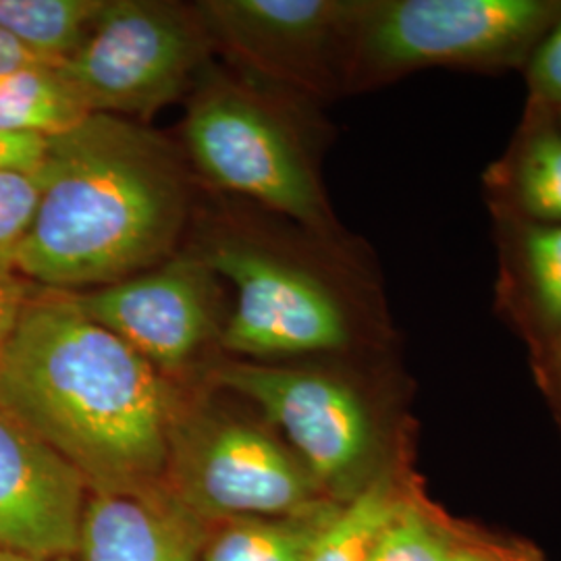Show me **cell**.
I'll list each match as a JSON object with an SVG mask.
<instances>
[{"mask_svg": "<svg viewBox=\"0 0 561 561\" xmlns=\"http://www.w3.org/2000/svg\"><path fill=\"white\" fill-rule=\"evenodd\" d=\"M167 477L169 491L202 520L304 516L337 503L268 428L221 412L181 408Z\"/></svg>", "mask_w": 561, "mask_h": 561, "instance_id": "obj_5", "label": "cell"}, {"mask_svg": "<svg viewBox=\"0 0 561 561\" xmlns=\"http://www.w3.org/2000/svg\"><path fill=\"white\" fill-rule=\"evenodd\" d=\"M59 67L42 65L0 76V131L48 140L90 117Z\"/></svg>", "mask_w": 561, "mask_h": 561, "instance_id": "obj_14", "label": "cell"}, {"mask_svg": "<svg viewBox=\"0 0 561 561\" xmlns=\"http://www.w3.org/2000/svg\"><path fill=\"white\" fill-rule=\"evenodd\" d=\"M88 484L25 424L0 408V549L32 560L73 558Z\"/></svg>", "mask_w": 561, "mask_h": 561, "instance_id": "obj_10", "label": "cell"}, {"mask_svg": "<svg viewBox=\"0 0 561 561\" xmlns=\"http://www.w3.org/2000/svg\"><path fill=\"white\" fill-rule=\"evenodd\" d=\"M201 254L171 259L94 291H73L81 310L115 333L167 379L221 343V296Z\"/></svg>", "mask_w": 561, "mask_h": 561, "instance_id": "obj_9", "label": "cell"}, {"mask_svg": "<svg viewBox=\"0 0 561 561\" xmlns=\"http://www.w3.org/2000/svg\"><path fill=\"white\" fill-rule=\"evenodd\" d=\"M106 0H0V30L27 50L55 65L71 59Z\"/></svg>", "mask_w": 561, "mask_h": 561, "instance_id": "obj_16", "label": "cell"}, {"mask_svg": "<svg viewBox=\"0 0 561 561\" xmlns=\"http://www.w3.org/2000/svg\"><path fill=\"white\" fill-rule=\"evenodd\" d=\"M38 171H0V250H15L36 217L42 196Z\"/></svg>", "mask_w": 561, "mask_h": 561, "instance_id": "obj_19", "label": "cell"}, {"mask_svg": "<svg viewBox=\"0 0 561 561\" xmlns=\"http://www.w3.org/2000/svg\"><path fill=\"white\" fill-rule=\"evenodd\" d=\"M410 474L396 468L381 472L358 495L341 503L322 526L306 561H368L391 520Z\"/></svg>", "mask_w": 561, "mask_h": 561, "instance_id": "obj_15", "label": "cell"}, {"mask_svg": "<svg viewBox=\"0 0 561 561\" xmlns=\"http://www.w3.org/2000/svg\"><path fill=\"white\" fill-rule=\"evenodd\" d=\"M42 65H55V62L34 55L32 50H27L25 46H21L20 42L0 30V76H9L21 69L42 67Z\"/></svg>", "mask_w": 561, "mask_h": 561, "instance_id": "obj_25", "label": "cell"}, {"mask_svg": "<svg viewBox=\"0 0 561 561\" xmlns=\"http://www.w3.org/2000/svg\"><path fill=\"white\" fill-rule=\"evenodd\" d=\"M57 561H73V558H65V560H57Z\"/></svg>", "mask_w": 561, "mask_h": 561, "instance_id": "obj_27", "label": "cell"}, {"mask_svg": "<svg viewBox=\"0 0 561 561\" xmlns=\"http://www.w3.org/2000/svg\"><path fill=\"white\" fill-rule=\"evenodd\" d=\"M542 0L364 2L354 25V76L381 80L449 62L514 59L558 18Z\"/></svg>", "mask_w": 561, "mask_h": 561, "instance_id": "obj_7", "label": "cell"}, {"mask_svg": "<svg viewBox=\"0 0 561 561\" xmlns=\"http://www.w3.org/2000/svg\"><path fill=\"white\" fill-rule=\"evenodd\" d=\"M183 141L217 187L324 229L327 208L300 138L252 85L204 73L183 119Z\"/></svg>", "mask_w": 561, "mask_h": 561, "instance_id": "obj_3", "label": "cell"}, {"mask_svg": "<svg viewBox=\"0 0 561 561\" xmlns=\"http://www.w3.org/2000/svg\"><path fill=\"white\" fill-rule=\"evenodd\" d=\"M46 138L0 131V171L36 173L46 157Z\"/></svg>", "mask_w": 561, "mask_h": 561, "instance_id": "obj_24", "label": "cell"}, {"mask_svg": "<svg viewBox=\"0 0 561 561\" xmlns=\"http://www.w3.org/2000/svg\"><path fill=\"white\" fill-rule=\"evenodd\" d=\"M454 561H545V558L530 542L503 539L481 528Z\"/></svg>", "mask_w": 561, "mask_h": 561, "instance_id": "obj_23", "label": "cell"}, {"mask_svg": "<svg viewBox=\"0 0 561 561\" xmlns=\"http://www.w3.org/2000/svg\"><path fill=\"white\" fill-rule=\"evenodd\" d=\"M210 48L196 7L106 0L88 41L59 69L90 115L141 119L180 99Z\"/></svg>", "mask_w": 561, "mask_h": 561, "instance_id": "obj_4", "label": "cell"}, {"mask_svg": "<svg viewBox=\"0 0 561 561\" xmlns=\"http://www.w3.org/2000/svg\"><path fill=\"white\" fill-rule=\"evenodd\" d=\"M206 377L261 408L329 500H352L381 472L373 412L340 377L243 360L219 362Z\"/></svg>", "mask_w": 561, "mask_h": 561, "instance_id": "obj_6", "label": "cell"}, {"mask_svg": "<svg viewBox=\"0 0 561 561\" xmlns=\"http://www.w3.org/2000/svg\"><path fill=\"white\" fill-rule=\"evenodd\" d=\"M528 76L535 94L542 101L561 104V20L537 46Z\"/></svg>", "mask_w": 561, "mask_h": 561, "instance_id": "obj_22", "label": "cell"}, {"mask_svg": "<svg viewBox=\"0 0 561 561\" xmlns=\"http://www.w3.org/2000/svg\"><path fill=\"white\" fill-rule=\"evenodd\" d=\"M198 254L236 289L233 312L222 327V350L248 358H275L350 345L352 322L345 306L300 264L233 236L206 241Z\"/></svg>", "mask_w": 561, "mask_h": 561, "instance_id": "obj_8", "label": "cell"}, {"mask_svg": "<svg viewBox=\"0 0 561 561\" xmlns=\"http://www.w3.org/2000/svg\"><path fill=\"white\" fill-rule=\"evenodd\" d=\"M526 252L542 308L561 322V225L533 231L526 240Z\"/></svg>", "mask_w": 561, "mask_h": 561, "instance_id": "obj_20", "label": "cell"}, {"mask_svg": "<svg viewBox=\"0 0 561 561\" xmlns=\"http://www.w3.org/2000/svg\"><path fill=\"white\" fill-rule=\"evenodd\" d=\"M341 503L285 518H241L206 541L201 561H306L322 526Z\"/></svg>", "mask_w": 561, "mask_h": 561, "instance_id": "obj_17", "label": "cell"}, {"mask_svg": "<svg viewBox=\"0 0 561 561\" xmlns=\"http://www.w3.org/2000/svg\"><path fill=\"white\" fill-rule=\"evenodd\" d=\"M164 486L144 493H94L81 518V561H201L206 533Z\"/></svg>", "mask_w": 561, "mask_h": 561, "instance_id": "obj_12", "label": "cell"}, {"mask_svg": "<svg viewBox=\"0 0 561 561\" xmlns=\"http://www.w3.org/2000/svg\"><path fill=\"white\" fill-rule=\"evenodd\" d=\"M520 196L542 219L561 221V138L545 134L526 148L520 164Z\"/></svg>", "mask_w": 561, "mask_h": 561, "instance_id": "obj_18", "label": "cell"}, {"mask_svg": "<svg viewBox=\"0 0 561 561\" xmlns=\"http://www.w3.org/2000/svg\"><path fill=\"white\" fill-rule=\"evenodd\" d=\"M38 285L27 279L13 259V250H0V356L18 331L27 301Z\"/></svg>", "mask_w": 561, "mask_h": 561, "instance_id": "obj_21", "label": "cell"}, {"mask_svg": "<svg viewBox=\"0 0 561 561\" xmlns=\"http://www.w3.org/2000/svg\"><path fill=\"white\" fill-rule=\"evenodd\" d=\"M0 408L69 461L92 493H144L167 479L181 401L73 291L38 287L0 356Z\"/></svg>", "mask_w": 561, "mask_h": 561, "instance_id": "obj_1", "label": "cell"}, {"mask_svg": "<svg viewBox=\"0 0 561 561\" xmlns=\"http://www.w3.org/2000/svg\"><path fill=\"white\" fill-rule=\"evenodd\" d=\"M36 217L13 259L44 289L104 287L173 256L190 194L169 141L136 121L90 115L48 138Z\"/></svg>", "mask_w": 561, "mask_h": 561, "instance_id": "obj_2", "label": "cell"}, {"mask_svg": "<svg viewBox=\"0 0 561 561\" xmlns=\"http://www.w3.org/2000/svg\"><path fill=\"white\" fill-rule=\"evenodd\" d=\"M0 561H38V560H32V558H25V556H18V553H11V551H2V549H0Z\"/></svg>", "mask_w": 561, "mask_h": 561, "instance_id": "obj_26", "label": "cell"}, {"mask_svg": "<svg viewBox=\"0 0 561 561\" xmlns=\"http://www.w3.org/2000/svg\"><path fill=\"white\" fill-rule=\"evenodd\" d=\"M479 530L431 502L410 477L368 561H454Z\"/></svg>", "mask_w": 561, "mask_h": 561, "instance_id": "obj_13", "label": "cell"}, {"mask_svg": "<svg viewBox=\"0 0 561 561\" xmlns=\"http://www.w3.org/2000/svg\"><path fill=\"white\" fill-rule=\"evenodd\" d=\"M213 46L256 76L312 83L324 48L352 34L364 2L204 0L196 4Z\"/></svg>", "mask_w": 561, "mask_h": 561, "instance_id": "obj_11", "label": "cell"}]
</instances>
